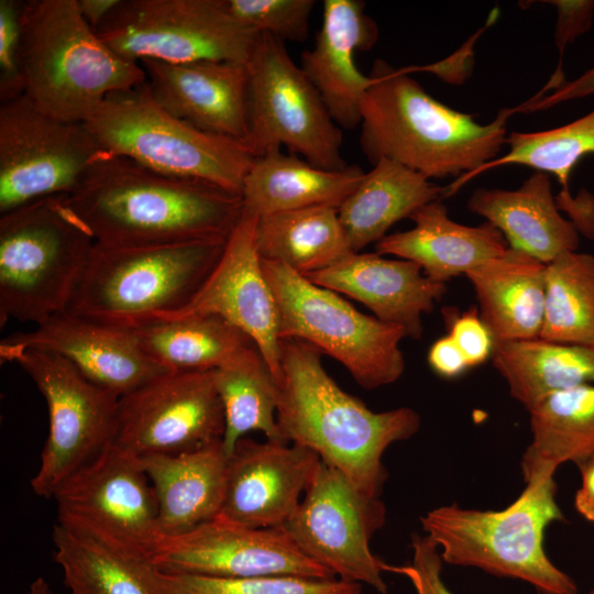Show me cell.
Here are the masks:
<instances>
[{
	"label": "cell",
	"instance_id": "19",
	"mask_svg": "<svg viewBox=\"0 0 594 594\" xmlns=\"http://www.w3.org/2000/svg\"><path fill=\"white\" fill-rule=\"evenodd\" d=\"M321 459L287 442L249 438L228 458L219 520L250 528L283 527L311 484Z\"/></svg>",
	"mask_w": 594,
	"mask_h": 594
},
{
	"label": "cell",
	"instance_id": "8",
	"mask_svg": "<svg viewBox=\"0 0 594 594\" xmlns=\"http://www.w3.org/2000/svg\"><path fill=\"white\" fill-rule=\"evenodd\" d=\"M68 195L0 215V326L41 323L67 310L95 240Z\"/></svg>",
	"mask_w": 594,
	"mask_h": 594
},
{
	"label": "cell",
	"instance_id": "7",
	"mask_svg": "<svg viewBox=\"0 0 594 594\" xmlns=\"http://www.w3.org/2000/svg\"><path fill=\"white\" fill-rule=\"evenodd\" d=\"M82 123L109 153L239 196L256 158L245 142L202 131L169 113L153 98L146 80L109 95Z\"/></svg>",
	"mask_w": 594,
	"mask_h": 594
},
{
	"label": "cell",
	"instance_id": "22",
	"mask_svg": "<svg viewBox=\"0 0 594 594\" xmlns=\"http://www.w3.org/2000/svg\"><path fill=\"white\" fill-rule=\"evenodd\" d=\"M377 38L365 2L324 0L321 28L314 46L301 54L300 67L341 129L361 124V103L374 78L358 69L354 55L371 50Z\"/></svg>",
	"mask_w": 594,
	"mask_h": 594
},
{
	"label": "cell",
	"instance_id": "31",
	"mask_svg": "<svg viewBox=\"0 0 594 594\" xmlns=\"http://www.w3.org/2000/svg\"><path fill=\"white\" fill-rule=\"evenodd\" d=\"M528 413L531 441L520 461L526 485L554 477L563 463L594 457V384L551 393Z\"/></svg>",
	"mask_w": 594,
	"mask_h": 594
},
{
	"label": "cell",
	"instance_id": "20",
	"mask_svg": "<svg viewBox=\"0 0 594 594\" xmlns=\"http://www.w3.org/2000/svg\"><path fill=\"white\" fill-rule=\"evenodd\" d=\"M28 348L61 355L90 382L119 398L168 372L144 352L132 329L68 311L48 317L32 331L4 338L0 360Z\"/></svg>",
	"mask_w": 594,
	"mask_h": 594
},
{
	"label": "cell",
	"instance_id": "16",
	"mask_svg": "<svg viewBox=\"0 0 594 594\" xmlns=\"http://www.w3.org/2000/svg\"><path fill=\"white\" fill-rule=\"evenodd\" d=\"M212 371L167 372L119 398L114 442L139 458L178 454L222 440Z\"/></svg>",
	"mask_w": 594,
	"mask_h": 594
},
{
	"label": "cell",
	"instance_id": "46",
	"mask_svg": "<svg viewBox=\"0 0 594 594\" xmlns=\"http://www.w3.org/2000/svg\"><path fill=\"white\" fill-rule=\"evenodd\" d=\"M581 475V485L575 493L576 512L594 524V457L576 465Z\"/></svg>",
	"mask_w": 594,
	"mask_h": 594
},
{
	"label": "cell",
	"instance_id": "43",
	"mask_svg": "<svg viewBox=\"0 0 594 594\" xmlns=\"http://www.w3.org/2000/svg\"><path fill=\"white\" fill-rule=\"evenodd\" d=\"M444 320L449 336L464 355L469 367L481 365L492 356L495 341L476 307L460 315L447 309Z\"/></svg>",
	"mask_w": 594,
	"mask_h": 594
},
{
	"label": "cell",
	"instance_id": "18",
	"mask_svg": "<svg viewBox=\"0 0 594 594\" xmlns=\"http://www.w3.org/2000/svg\"><path fill=\"white\" fill-rule=\"evenodd\" d=\"M256 220L243 211L216 266L193 298L157 320L207 315L223 318L253 340L279 384L278 312L256 248Z\"/></svg>",
	"mask_w": 594,
	"mask_h": 594
},
{
	"label": "cell",
	"instance_id": "23",
	"mask_svg": "<svg viewBox=\"0 0 594 594\" xmlns=\"http://www.w3.org/2000/svg\"><path fill=\"white\" fill-rule=\"evenodd\" d=\"M305 277L360 301L378 320L402 328L415 340L424 332L422 315L430 314L447 292L446 284L428 278L417 263L376 252H352Z\"/></svg>",
	"mask_w": 594,
	"mask_h": 594
},
{
	"label": "cell",
	"instance_id": "27",
	"mask_svg": "<svg viewBox=\"0 0 594 594\" xmlns=\"http://www.w3.org/2000/svg\"><path fill=\"white\" fill-rule=\"evenodd\" d=\"M465 276L495 342L539 338L544 317V263L508 248Z\"/></svg>",
	"mask_w": 594,
	"mask_h": 594
},
{
	"label": "cell",
	"instance_id": "32",
	"mask_svg": "<svg viewBox=\"0 0 594 594\" xmlns=\"http://www.w3.org/2000/svg\"><path fill=\"white\" fill-rule=\"evenodd\" d=\"M491 359L526 410L551 393L594 384V344L541 338L495 342Z\"/></svg>",
	"mask_w": 594,
	"mask_h": 594
},
{
	"label": "cell",
	"instance_id": "48",
	"mask_svg": "<svg viewBox=\"0 0 594 594\" xmlns=\"http://www.w3.org/2000/svg\"><path fill=\"white\" fill-rule=\"evenodd\" d=\"M25 594H54L44 578H36L29 586Z\"/></svg>",
	"mask_w": 594,
	"mask_h": 594
},
{
	"label": "cell",
	"instance_id": "39",
	"mask_svg": "<svg viewBox=\"0 0 594 594\" xmlns=\"http://www.w3.org/2000/svg\"><path fill=\"white\" fill-rule=\"evenodd\" d=\"M223 9L242 26L279 40L304 42L315 0H220Z\"/></svg>",
	"mask_w": 594,
	"mask_h": 594
},
{
	"label": "cell",
	"instance_id": "45",
	"mask_svg": "<svg viewBox=\"0 0 594 594\" xmlns=\"http://www.w3.org/2000/svg\"><path fill=\"white\" fill-rule=\"evenodd\" d=\"M428 363L436 374L444 378L457 377L469 369L464 355L449 334L439 338L429 348Z\"/></svg>",
	"mask_w": 594,
	"mask_h": 594
},
{
	"label": "cell",
	"instance_id": "4",
	"mask_svg": "<svg viewBox=\"0 0 594 594\" xmlns=\"http://www.w3.org/2000/svg\"><path fill=\"white\" fill-rule=\"evenodd\" d=\"M24 95L45 114L82 122L109 95L146 80L142 66L113 52L82 18L78 0L23 1Z\"/></svg>",
	"mask_w": 594,
	"mask_h": 594
},
{
	"label": "cell",
	"instance_id": "36",
	"mask_svg": "<svg viewBox=\"0 0 594 594\" xmlns=\"http://www.w3.org/2000/svg\"><path fill=\"white\" fill-rule=\"evenodd\" d=\"M213 382L224 413L222 448L227 458L251 431L285 442L276 419L279 385L256 345L213 370Z\"/></svg>",
	"mask_w": 594,
	"mask_h": 594
},
{
	"label": "cell",
	"instance_id": "6",
	"mask_svg": "<svg viewBox=\"0 0 594 594\" xmlns=\"http://www.w3.org/2000/svg\"><path fill=\"white\" fill-rule=\"evenodd\" d=\"M227 240L146 246L95 242L66 311L125 329L175 312L213 270Z\"/></svg>",
	"mask_w": 594,
	"mask_h": 594
},
{
	"label": "cell",
	"instance_id": "35",
	"mask_svg": "<svg viewBox=\"0 0 594 594\" xmlns=\"http://www.w3.org/2000/svg\"><path fill=\"white\" fill-rule=\"evenodd\" d=\"M132 330L144 352L168 372L212 371L255 345L242 330L212 315L155 320Z\"/></svg>",
	"mask_w": 594,
	"mask_h": 594
},
{
	"label": "cell",
	"instance_id": "28",
	"mask_svg": "<svg viewBox=\"0 0 594 594\" xmlns=\"http://www.w3.org/2000/svg\"><path fill=\"white\" fill-rule=\"evenodd\" d=\"M365 172L358 165L330 170L282 150L255 158L244 179L243 211L255 217L311 207L339 208Z\"/></svg>",
	"mask_w": 594,
	"mask_h": 594
},
{
	"label": "cell",
	"instance_id": "38",
	"mask_svg": "<svg viewBox=\"0 0 594 594\" xmlns=\"http://www.w3.org/2000/svg\"><path fill=\"white\" fill-rule=\"evenodd\" d=\"M161 584L163 594H363L361 584L338 578H215L161 572Z\"/></svg>",
	"mask_w": 594,
	"mask_h": 594
},
{
	"label": "cell",
	"instance_id": "21",
	"mask_svg": "<svg viewBox=\"0 0 594 594\" xmlns=\"http://www.w3.org/2000/svg\"><path fill=\"white\" fill-rule=\"evenodd\" d=\"M151 95L173 116L213 134L245 142L250 73L232 62L166 63L142 59Z\"/></svg>",
	"mask_w": 594,
	"mask_h": 594
},
{
	"label": "cell",
	"instance_id": "11",
	"mask_svg": "<svg viewBox=\"0 0 594 594\" xmlns=\"http://www.w3.org/2000/svg\"><path fill=\"white\" fill-rule=\"evenodd\" d=\"M95 32L119 56L138 64H248L261 34L238 23L220 0H120Z\"/></svg>",
	"mask_w": 594,
	"mask_h": 594
},
{
	"label": "cell",
	"instance_id": "3",
	"mask_svg": "<svg viewBox=\"0 0 594 594\" xmlns=\"http://www.w3.org/2000/svg\"><path fill=\"white\" fill-rule=\"evenodd\" d=\"M361 103L360 145L372 162L386 158L426 178L460 177L495 160L506 144L510 109L488 124L432 98L404 68L376 59Z\"/></svg>",
	"mask_w": 594,
	"mask_h": 594
},
{
	"label": "cell",
	"instance_id": "34",
	"mask_svg": "<svg viewBox=\"0 0 594 594\" xmlns=\"http://www.w3.org/2000/svg\"><path fill=\"white\" fill-rule=\"evenodd\" d=\"M255 241L261 260L280 262L302 276L353 252L338 208L327 206L258 217Z\"/></svg>",
	"mask_w": 594,
	"mask_h": 594
},
{
	"label": "cell",
	"instance_id": "44",
	"mask_svg": "<svg viewBox=\"0 0 594 594\" xmlns=\"http://www.w3.org/2000/svg\"><path fill=\"white\" fill-rule=\"evenodd\" d=\"M594 94V66L580 75L572 81H564L558 89L543 97L522 102L516 108L510 109L512 113L516 112H535L547 110L559 103L583 98Z\"/></svg>",
	"mask_w": 594,
	"mask_h": 594
},
{
	"label": "cell",
	"instance_id": "17",
	"mask_svg": "<svg viewBox=\"0 0 594 594\" xmlns=\"http://www.w3.org/2000/svg\"><path fill=\"white\" fill-rule=\"evenodd\" d=\"M152 562L164 573L215 578H336L305 556L283 527L250 528L217 518L164 538Z\"/></svg>",
	"mask_w": 594,
	"mask_h": 594
},
{
	"label": "cell",
	"instance_id": "33",
	"mask_svg": "<svg viewBox=\"0 0 594 594\" xmlns=\"http://www.w3.org/2000/svg\"><path fill=\"white\" fill-rule=\"evenodd\" d=\"M54 558L70 594H163L152 560L107 546L59 524Z\"/></svg>",
	"mask_w": 594,
	"mask_h": 594
},
{
	"label": "cell",
	"instance_id": "41",
	"mask_svg": "<svg viewBox=\"0 0 594 594\" xmlns=\"http://www.w3.org/2000/svg\"><path fill=\"white\" fill-rule=\"evenodd\" d=\"M544 3L552 4L558 11L554 43L559 51V63L549 81L530 98L531 100H537L544 94L558 89L565 81L562 69L564 50L568 44L591 29L594 15V1L592 0H554Z\"/></svg>",
	"mask_w": 594,
	"mask_h": 594
},
{
	"label": "cell",
	"instance_id": "29",
	"mask_svg": "<svg viewBox=\"0 0 594 594\" xmlns=\"http://www.w3.org/2000/svg\"><path fill=\"white\" fill-rule=\"evenodd\" d=\"M509 150L503 156L462 175L444 187L443 198L454 195L468 182L492 168L504 165H526L536 170L553 174L561 185L556 198L560 210L568 212L582 233L594 230V197L573 198L569 191V177L579 161L594 154V109L568 124L539 132H512L506 140Z\"/></svg>",
	"mask_w": 594,
	"mask_h": 594
},
{
	"label": "cell",
	"instance_id": "13",
	"mask_svg": "<svg viewBox=\"0 0 594 594\" xmlns=\"http://www.w3.org/2000/svg\"><path fill=\"white\" fill-rule=\"evenodd\" d=\"M2 362L19 364L45 399L48 436L31 487L37 496L52 498L69 475L114 440L119 397L47 350L23 349Z\"/></svg>",
	"mask_w": 594,
	"mask_h": 594
},
{
	"label": "cell",
	"instance_id": "37",
	"mask_svg": "<svg viewBox=\"0 0 594 594\" xmlns=\"http://www.w3.org/2000/svg\"><path fill=\"white\" fill-rule=\"evenodd\" d=\"M539 338L594 344V255L566 251L546 264V301Z\"/></svg>",
	"mask_w": 594,
	"mask_h": 594
},
{
	"label": "cell",
	"instance_id": "9",
	"mask_svg": "<svg viewBox=\"0 0 594 594\" xmlns=\"http://www.w3.org/2000/svg\"><path fill=\"white\" fill-rule=\"evenodd\" d=\"M262 268L276 302L279 339H298L332 356L365 389L402 377V328L362 314L280 262L262 260Z\"/></svg>",
	"mask_w": 594,
	"mask_h": 594
},
{
	"label": "cell",
	"instance_id": "24",
	"mask_svg": "<svg viewBox=\"0 0 594 594\" xmlns=\"http://www.w3.org/2000/svg\"><path fill=\"white\" fill-rule=\"evenodd\" d=\"M409 219L414 227L384 237L375 245L376 253L413 261L438 283L465 275L509 248L502 232L487 221L476 227L453 221L441 200L421 206Z\"/></svg>",
	"mask_w": 594,
	"mask_h": 594
},
{
	"label": "cell",
	"instance_id": "30",
	"mask_svg": "<svg viewBox=\"0 0 594 594\" xmlns=\"http://www.w3.org/2000/svg\"><path fill=\"white\" fill-rule=\"evenodd\" d=\"M440 187L404 165L380 160L338 208L353 252L378 242L402 219L421 206L443 199Z\"/></svg>",
	"mask_w": 594,
	"mask_h": 594
},
{
	"label": "cell",
	"instance_id": "49",
	"mask_svg": "<svg viewBox=\"0 0 594 594\" xmlns=\"http://www.w3.org/2000/svg\"><path fill=\"white\" fill-rule=\"evenodd\" d=\"M586 594H594V590L587 592Z\"/></svg>",
	"mask_w": 594,
	"mask_h": 594
},
{
	"label": "cell",
	"instance_id": "25",
	"mask_svg": "<svg viewBox=\"0 0 594 594\" xmlns=\"http://www.w3.org/2000/svg\"><path fill=\"white\" fill-rule=\"evenodd\" d=\"M468 208L496 227L510 249L544 264L578 251L579 231L560 213L547 173L536 170L514 190L479 188Z\"/></svg>",
	"mask_w": 594,
	"mask_h": 594
},
{
	"label": "cell",
	"instance_id": "2",
	"mask_svg": "<svg viewBox=\"0 0 594 594\" xmlns=\"http://www.w3.org/2000/svg\"><path fill=\"white\" fill-rule=\"evenodd\" d=\"M277 425L285 442L305 447L340 471L360 492L380 497L387 448L415 436L421 425L409 407L373 411L327 373L321 352L282 338Z\"/></svg>",
	"mask_w": 594,
	"mask_h": 594
},
{
	"label": "cell",
	"instance_id": "40",
	"mask_svg": "<svg viewBox=\"0 0 594 594\" xmlns=\"http://www.w3.org/2000/svg\"><path fill=\"white\" fill-rule=\"evenodd\" d=\"M23 1L0 0V103L24 95L21 70Z\"/></svg>",
	"mask_w": 594,
	"mask_h": 594
},
{
	"label": "cell",
	"instance_id": "12",
	"mask_svg": "<svg viewBox=\"0 0 594 594\" xmlns=\"http://www.w3.org/2000/svg\"><path fill=\"white\" fill-rule=\"evenodd\" d=\"M52 498L57 524L114 549L152 560L163 540L141 459L114 441L69 475Z\"/></svg>",
	"mask_w": 594,
	"mask_h": 594
},
{
	"label": "cell",
	"instance_id": "47",
	"mask_svg": "<svg viewBox=\"0 0 594 594\" xmlns=\"http://www.w3.org/2000/svg\"><path fill=\"white\" fill-rule=\"evenodd\" d=\"M120 0H78L82 18L94 31L107 19Z\"/></svg>",
	"mask_w": 594,
	"mask_h": 594
},
{
	"label": "cell",
	"instance_id": "1",
	"mask_svg": "<svg viewBox=\"0 0 594 594\" xmlns=\"http://www.w3.org/2000/svg\"><path fill=\"white\" fill-rule=\"evenodd\" d=\"M67 201L95 242L108 246L227 240L243 213L239 195L105 150Z\"/></svg>",
	"mask_w": 594,
	"mask_h": 594
},
{
	"label": "cell",
	"instance_id": "42",
	"mask_svg": "<svg viewBox=\"0 0 594 594\" xmlns=\"http://www.w3.org/2000/svg\"><path fill=\"white\" fill-rule=\"evenodd\" d=\"M411 549L413 558L409 564H386V571L407 578L416 594H453L442 580L443 561L437 544L426 535H414Z\"/></svg>",
	"mask_w": 594,
	"mask_h": 594
},
{
	"label": "cell",
	"instance_id": "5",
	"mask_svg": "<svg viewBox=\"0 0 594 594\" xmlns=\"http://www.w3.org/2000/svg\"><path fill=\"white\" fill-rule=\"evenodd\" d=\"M561 520L554 477L527 484L501 510L452 503L420 517L424 534L437 544L444 563L520 580L540 593L576 594L574 580L550 560L543 546L547 528Z\"/></svg>",
	"mask_w": 594,
	"mask_h": 594
},
{
	"label": "cell",
	"instance_id": "15",
	"mask_svg": "<svg viewBox=\"0 0 594 594\" xmlns=\"http://www.w3.org/2000/svg\"><path fill=\"white\" fill-rule=\"evenodd\" d=\"M386 507L360 492L340 471L320 462L297 509L283 526L296 547L336 578L385 594L386 564L370 549Z\"/></svg>",
	"mask_w": 594,
	"mask_h": 594
},
{
	"label": "cell",
	"instance_id": "26",
	"mask_svg": "<svg viewBox=\"0 0 594 594\" xmlns=\"http://www.w3.org/2000/svg\"><path fill=\"white\" fill-rule=\"evenodd\" d=\"M140 459L154 490L163 539L185 534L218 516L228 464L222 440L189 452Z\"/></svg>",
	"mask_w": 594,
	"mask_h": 594
},
{
	"label": "cell",
	"instance_id": "10",
	"mask_svg": "<svg viewBox=\"0 0 594 594\" xmlns=\"http://www.w3.org/2000/svg\"><path fill=\"white\" fill-rule=\"evenodd\" d=\"M250 73L249 134L256 157L285 146L310 164L343 169L342 129L320 94L297 66L285 43L261 33L248 63Z\"/></svg>",
	"mask_w": 594,
	"mask_h": 594
},
{
	"label": "cell",
	"instance_id": "14",
	"mask_svg": "<svg viewBox=\"0 0 594 594\" xmlns=\"http://www.w3.org/2000/svg\"><path fill=\"white\" fill-rule=\"evenodd\" d=\"M103 151L82 122L38 110L25 95L0 103V215L70 195Z\"/></svg>",
	"mask_w": 594,
	"mask_h": 594
}]
</instances>
